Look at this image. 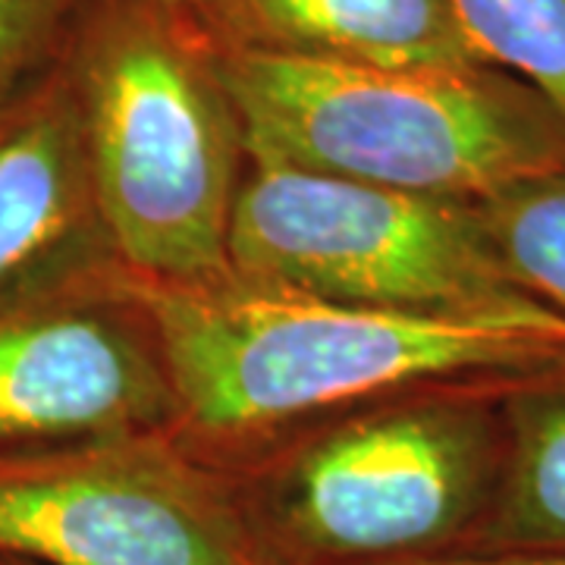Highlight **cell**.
<instances>
[{"instance_id": "16", "label": "cell", "mask_w": 565, "mask_h": 565, "mask_svg": "<svg viewBox=\"0 0 565 565\" xmlns=\"http://www.w3.org/2000/svg\"><path fill=\"white\" fill-rule=\"evenodd\" d=\"M167 3H177V7H182V10H185V7H192L195 0H167Z\"/></svg>"}, {"instance_id": "4", "label": "cell", "mask_w": 565, "mask_h": 565, "mask_svg": "<svg viewBox=\"0 0 565 565\" xmlns=\"http://www.w3.org/2000/svg\"><path fill=\"white\" fill-rule=\"evenodd\" d=\"M505 384L418 390L226 475L277 565L462 556L500 484Z\"/></svg>"}, {"instance_id": "7", "label": "cell", "mask_w": 565, "mask_h": 565, "mask_svg": "<svg viewBox=\"0 0 565 565\" xmlns=\"http://www.w3.org/2000/svg\"><path fill=\"white\" fill-rule=\"evenodd\" d=\"M177 422L158 337L104 239L0 292V449L173 434Z\"/></svg>"}, {"instance_id": "12", "label": "cell", "mask_w": 565, "mask_h": 565, "mask_svg": "<svg viewBox=\"0 0 565 565\" xmlns=\"http://www.w3.org/2000/svg\"><path fill=\"white\" fill-rule=\"evenodd\" d=\"M478 61L534 85L565 114V0H446Z\"/></svg>"}, {"instance_id": "5", "label": "cell", "mask_w": 565, "mask_h": 565, "mask_svg": "<svg viewBox=\"0 0 565 565\" xmlns=\"http://www.w3.org/2000/svg\"><path fill=\"white\" fill-rule=\"evenodd\" d=\"M230 267L318 299L475 315L541 305L505 274L475 204L327 177L248 154Z\"/></svg>"}, {"instance_id": "15", "label": "cell", "mask_w": 565, "mask_h": 565, "mask_svg": "<svg viewBox=\"0 0 565 565\" xmlns=\"http://www.w3.org/2000/svg\"><path fill=\"white\" fill-rule=\"evenodd\" d=\"M0 565H35V563H25V559H13V556H0Z\"/></svg>"}, {"instance_id": "13", "label": "cell", "mask_w": 565, "mask_h": 565, "mask_svg": "<svg viewBox=\"0 0 565 565\" xmlns=\"http://www.w3.org/2000/svg\"><path fill=\"white\" fill-rule=\"evenodd\" d=\"M73 3L76 0H0V104L54 66Z\"/></svg>"}, {"instance_id": "3", "label": "cell", "mask_w": 565, "mask_h": 565, "mask_svg": "<svg viewBox=\"0 0 565 565\" xmlns=\"http://www.w3.org/2000/svg\"><path fill=\"white\" fill-rule=\"evenodd\" d=\"M214 57L248 154L462 204L565 173L563 110L490 63Z\"/></svg>"}, {"instance_id": "10", "label": "cell", "mask_w": 565, "mask_h": 565, "mask_svg": "<svg viewBox=\"0 0 565 565\" xmlns=\"http://www.w3.org/2000/svg\"><path fill=\"white\" fill-rule=\"evenodd\" d=\"M505 456L462 556H565V371L509 381Z\"/></svg>"}, {"instance_id": "14", "label": "cell", "mask_w": 565, "mask_h": 565, "mask_svg": "<svg viewBox=\"0 0 565 565\" xmlns=\"http://www.w3.org/2000/svg\"><path fill=\"white\" fill-rule=\"evenodd\" d=\"M403 565H565V556H444Z\"/></svg>"}, {"instance_id": "9", "label": "cell", "mask_w": 565, "mask_h": 565, "mask_svg": "<svg viewBox=\"0 0 565 565\" xmlns=\"http://www.w3.org/2000/svg\"><path fill=\"white\" fill-rule=\"evenodd\" d=\"M185 13L214 51L377 66L484 63L446 0H195Z\"/></svg>"}, {"instance_id": "11", "label": "cell", "mask_w": 565, "mask_h": 565, "mask_svg": "<svg viewBox=\"0 0 565 565\" xmlns=\"http://www.w3.org/2000/svg\"><path fill=\"white\" fill-rule=\"evenodd\" d=\"M475 207L512 282L565 318V173Z\"/></svg>"}, {"instance_id": "8", "label": "cell", "mask_w": 565, "mask_h": 565, "mask_svg": "<svg viewBox=\"0 0 565 565\" xmlns=\"http://www.w3.org/2000/svg\"><path fill=\"white\" fill-rule=\"evenodd\" d=\"M104 239L61 61L0 104V292L41 264Z\"/></svg>"}, {"instance_id": "1", "label": "cell", "mask_w": 565, "mask_h": 565, "mask_svg": "<svg viewBox=\"0 0 565 565\" xmlns=\"http://www.w3.org/2000/svg\"><path fill=\"white\" fill-rule=\"evenodd\" d=\"M126 280L177 393L173 437L221 471L239 446L327 408L565 371V318L546 305L390 311L318 299L233 267L199 280L126 270Z\"/></svg>"}, {"instance_id": "6", "label": "cell", "mask_w": 565, "mask_h": 565, "mask_svg": "<svg viewBox=\"0 0 565 565\" xmlns=\"http://www.w3.org/2000/svg\"><path fill=\"white\" fill-rule=\"evenodd\" d=\"M0 556L35 565H277L236 481L173 434L0 449Z\"/></svg>"}, {"instance_id": "2", "label": "cell", "mask_w": 565, "mask_h": 565, "mask_svg": "<svg viewBox=\"0 0 565 565\" xmlns=\"http://www.w3.org/2000/svg\"><path fill=\"white\" fill-rule=\"evenodd\" d=\"M57 61L110 255L151 280L226 270L248 141L202 29L167 0H76Z\"/></svg>"}]
</instances>
